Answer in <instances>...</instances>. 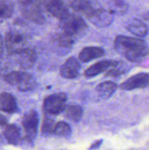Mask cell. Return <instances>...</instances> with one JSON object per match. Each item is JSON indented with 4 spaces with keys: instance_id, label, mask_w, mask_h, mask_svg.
I'll list each match as a JSON object with an SVG mask.
<instances>
[{
    "instance_id": "6da1fadb",
    "label": "cell",
    "mask_w": 149,
    "mask_h": 150,
    "mask_svg": "<svg viewBox=\"0 0 149 150\" xmlns=\"http://www.w3.org/2000/svg\"><path fill=\"white\" fill-rule=\"evenodd\" d=\"M115 49L131 62L140 61L148 54L145 41L123 35L115 38Z\"/></svg>"
},
{
    "instance_id": "7a4b0ae2",
    "label": "cell",
    "mask_w": 149,
    "mask_h": 150,
    "mask_svg": "<svg viewBox=\"0 0 149 150\" xmlns=\"http://www.w3.org/2000/svg\"><path fill=\"white\" fill-rule=\"evenodd\" d=\"M59 26L63 32L72 37L74 39L80 38L85 35L87 25L80 16L69 13L59 20Z\"/></svg>"
},
{
    "instance_id": "3957f363",
    "label": "cell",
    "mask_w": 149,
    "mask_h": 150,
    "mask_svg": "<svg viewBox=\"0 0 149 150\" xmlns=\"http://www.w3.org/2000/svg\"><path fill=\"white\" fill-rule=\"evenodd\" d=\"M4 81L22 92L34 89L37 82L32 75L23 71H10L4 76Z\"/></svg>"
},
{
    "instance_id": "277c9868",
    "label": "cell",
    "mask_w": 149,
    "mask_h": 150,
    "mask_svg": "<svg viewBox=\"0 0 149 150\" xmlns=\"http://www.w3.org/2000/svg\"><path fill=\"white\" fill-rule=\"evenodd\" d=\"M67 96L64 93H56L47 97L43 102V110L47 114L56 115L65 109Z\"/></svg>"
},
{
    "instance_id": "5b68a950",
    "label": "cell",
    "mask_w": 149,
    "mask_h": 150,
    "mask_svg": "<svg viewBox=\"0 0 149 150\" xmlns=\"http://www.w3.org/2000/svg\"><path fill=\"white\" fill-rule=\"evenodd\" d=\"M22 126L26 140L29 142H33L37 136L39 126V117L34 110H31L25 114L22 120Z\"/></svg>"
},
{
    "instance_id": "8992f818",
    "label": "cell",
    "mask_w": 149,
    "mask_h": 150,
    "mask_svg": "<svg viewBox=\"0 0 149 150\" xmlns=\"http://www.w3.org/2000/svg\"><path fill=\"white\" fill-rule=\"evenodd\" d=\"M4 43L10 54L16 53L26 48V37L18 31H9L5 35Z\"/></svg>"
},
{
    "instance_id": "52a82bcc",
    "label": "cell",
    "mask_w": 149,
    "mask_h": 150,
    "mask_svg": "<svg viewBox=\"0 0 149 150\" xmlns=\"http://www.w3.org/2000/svg\"><path fill=\"white\" fill-rule=\"evenodd\" d=\"M10 55L14 58L16 64L20 68L29 69L34 65L36 61V53L34 50L26 48L16 53L10 54Z\"/></svg>"
},
{
    "instance_id": "ba28073f",
    "label": "cell",
    "mask_w": 149,
    "mask_h": 150,
    "mask_svg": "<svg viewBox=\"0 0 149 150\" xmlns=\"http://www.w3.org/2000/svg\"><path fill=\"white\" fill-rule=\"evenodd\" d=\"M88 19L98 27L108 26L112 23L113 20L112 13L109 10H105L102 8H95L89 16H87Z\"/></svg>"
},
{
    "instance_id": "9c48e42d",
    "label": "cell",
    "mask_w": 149,
    "mask_h": 150,
    "mask_svg": "<svg viewBox=\"0 0 149 150\" xmlns=\"http://www.w3.org/2000/svg\"><path fill=\"white\" fill-rule=\"evenodd\" d=\"M149 85V73H142L131 76L123 82L120 87L124 90L145 88Z\"/></svg>"
},
{
    "instance_id": "30bf717a",
    "label": "cell",
    "mask_w": 149,
    "mask_h": 150,
    "mask_svg": "<svg viewBox=\"0 0 149 150\" xmlns=\"http://www.w3.org/2000/svg\"><path fill=\"white\" fill-rule=\"evenodd\" d=\"M80 70V65L77 60L74 57H70L60 68V75L65 79H73L79 76Z\"/></svg>"
},
{
    "instance_id": "8fae6325",
    "label": "cell",
    "mask_w": 149,
    "mask_h": 150,
    "mask_svg": "<svg viewBox=\"0 0 149 150\" xmlns=\"http://www.w3.org/2000/svg\"><path fill=\"white\" fill-rule=\"evenodd\" d=\"M48 13L60 20L70 13L68 8L62 0H49L45 4Z\"/></svg>"
},
{
    "instance_id": "7c38bea8",
    "label": "cell",
    "mask_w": 149,
    "mask_h": 150,
    "mask_svg": "<svg viewBox=\"0 0 149 150\" xmlns=\"http://www.w3.org/2000/svg\"><path fill=\"white\" fill-rule=\"evenodd\" d=\"M22 13L23 16L28 20L36 23L37 24H42L45 19L42 11V7L36 5L22 6Z\"/></svg>"
},
{
    "instance_id": "4fadbf2b",
    "label": "cell",
    "mask_w": 149,
    "mask_h": 150,
    "mask_svg": "<svg viewBox=\"0 0 149 150\" xmlns=\"http://www.w3.org/2000/svg\"><path fill=\"white\" fill-rule=\"evenodd\" d=\"M118 62L114 60H102L95 63L93 65L89 67L85 72V76L87 78L93 77L100 73H103L106 70L110 67H116Z\"/></svg>"
},
{
    "instance_id": "5bb4252c",
    "label": "cell",
    "mask_w": 149,
    "mask_h": 150,
    "mask_svg": "<svg viewBox=\"0 0 149 150\" xmlns=\"http://www.w3.org/2000/svg\"><path fill=\"white\" fill-rule=\"evenodd\" d=\"M0 110L8 114H14L18 112L17 102L13 95L8 92H2L0 94Z\"/></svg>"
},
{
    "instance_id": "9a60e30c",
    "label": "cell",
    "mask_w": 149,
    "mask_h": 150,
    "mask_svg": "<svg viewBox=\"0 0 149 150\" xmlns=\"http://www.w3.org/2000/svg\"><path fill=\"white\" fill-rule=\"evenodd\" d=\"M126 29L137 38H144L148 32V28L145 23L137 18H133L128 22Z\"/></svg>"
},
{
    "instance_id": "2e32d148",
    "label": "cell",
    "mask_w": 149,
    "mask_h": 150,
    "mask_svg": "<svg viewBox=\"0 0 149 150\" xmlns=\"http://www.w3.org/2000/svg\"><path fill=\"white\" fill-rule=\"evenodd\" d=\"M105 54L102 48L96 46H88L83 48L79 54V60L81 62H88L91 60L100 58Z\"/></svg>"
},
{
    "instance_id": "e0dca14e",
    "label": "cell",
    "mask_w": 149,
    "mask_h": 150,
    "mask_svg": "<svg viewBox=\"0 0 149 150\" xmlns=\"http://www.w3.org/2000/svg\"><path fill=\"white\" fill-rule=\"evenodd\" d=\"M3 135L9 144L13 145H18L21 142V133L18 126L15 125H6Z\"/></svg>"
},
{
    "instance_id": "ac0fdd59",
    "label": "cell",
    "mask_w": 149,
    "mask_h": 150,
    "mask_svg": "<svg viewBox=\"0 0 149 150\" xmlns=\"http://www.w3.org/2000/svg\"><path fill=\"white\" fill-rule=\"evenodd\" d=\"M117 88V85L112 81H105L99 83L96 86V90L99 93V96L102 98H110Z\"/></svg>"
},
{
    "instance_id": "d6986e66",
    "label": "cell",
    "mask_w": 149,
    "mask_h": 150,
    "mask_svg": "<svg viewBox=\"0 0 149 150\" xmlns=\"http://www.w3.org/2000/svg\"><path fill=\"white\" fill-rule=\"evenodd\" d=\"M64 113L67 118L73 122H77L80 120L83 115V109L80 105H66Z\"/></svg>"
},
{
    "instance_id": "ffe728a7",
    "label": "cell",
    "mask_w": 149,
    "mask_h": 150,
    "mask_svg": "<svg viewBox=\"0 0 149 150\" xmlns=\"http://www.w3.org/2000/svg\"><path fill=\"white\" fill-rule=\"evenodd\" d=\"M109 8L112 14L123 15L127 12L128 5L124 0H112L110 3Z\"/></svg>"
},
{
    "instance_id": "44dd1931",
    "label": "cell",
    "mask_w": 149,
    "mask_h": 150,
    "mask_svg": "<svg viewBox=\"0 0 149 150\" xmlns=\"http://www.w3.org/2000/svg\"><path fill=\"white\" fill-rule=\"evenodd\" d=\"M57 45L61 49H69L74 42V38L67 34L61 33L57 37Z\"/></svg>"
},
{
    "instance_id": "7402d4cb",
    "label": "cell",
    "mask_w": 149,
    "mask_h": 150,
    "mask_svg": "<svg viewBox=\"0 0 149 150\" xmlns=\"http://www.w3.org/2000/svg\"><path fill=\"white\" fill-rule=\"evenodd\" d=\"M71 133V127L65 122H58L55 125V127L53 130V133L58 136H68Z\"/></svg>"
},
{
    "instance_id": "603a6c76",
    "label": "cell",
    "mask_w": 149,
    "mask_h": 150,
    "mask_svg": "<svg viewBox=\"0 0 149 150\" xmlns=\"http://www.w3.org/2000/svg\"><path fill=\"white\" fill-rule=\"evenodd\" d=\"M13 5L6 0H0V18H10L13 15Z\"/></svg>"
},
{
    "instance_id": "cb8c5ba5",
    "label": "cell",
    "mask_w": 149,
    "mask_h": 150,
    "mask_svg": "<svg viewBox=\"0 0 149 150\" xmlns=\"http://www.w3.org/2000/svg\"><path fill=\"white\" fill-rule=\"evenodd\" d=\"M55 123L51 119H45L42 123V133L44 134H52L53 133Z\"/></svg>"
},
{
    "instance_id": "d4e9b609",
    "label": "cell",
    "mask_w": 149,
    "mask_h": 150,
    "mask_svg": "<svg viewBox=\"0 0 149 150\" xmlns=\"http://www.w3.org/2000/svg\"><path fill=\"white\" fill-rule=\"evenodd\" d=\"M10 62L8 59L0 56V76H4L10 73Z\"/></svg>"
},
{
    "instance_id": "484cf974",
    "label": "cell",
    "mask_w": 149,
    "mask_h": 150,
    "mask_svg": "<svg viewBox=\"0 0 149 150\" xmlns=\"http://www.w3.org/2000/svg\"><path fill=\"white\" fill-rule=\"evenodd\" d=\"M20 6L26 5H36L42 7L45 3V0H18Z\"/></svg>"
},
{
    "instance_id": "4316f807",
    "label": "cell",
    "mask_w": 149,
    "mask_h": 150,
    "mask_svg": "<svg viewBox=\"0 0 149 150\" xmlns=\"http://www.w3.org/2000/svg\"><path fill=\"white\" fill-rule=\"evenodd\" d=\"M102 140H99V141H97V142H96L95 143H93V144L91 145V146H90V149H97L98 147H99L101 145V144H102Z\"/></svg>"
},
{
    "instance_id": "83f0119b",
    "label": "cell",
    "mask_w": 149,
    "mask_h": 150,
    "mask_svg": "<svg viewBox=\"0 0 149 150\" xmlns=\"http://www.w3.org/2000/svg\"><path fill=\"white\" fill-rule=\"evenodd\" d=\"M7 120L5 117L0 114V126H4L7 125Z\"/></svg>"
},
{
    "instance_id": "f1b7e54d",
    "label": "cell",
    "mask_w": 149,
    "mask_h": 150,
    "mask_svg": "<svg viewBox=\"0 0 149 150\" xmlns=\"http://www.w3.org/2000/svg\"><path fill=\"white\" fill-rule=\"evenodd\" d=\"M3 46H4V41H3L2 37H1V35H0V54L2 53Z\"/></svg>"
}]
</instances>
